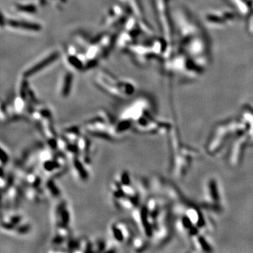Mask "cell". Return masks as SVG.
<instances>
[{
	"instance_id": "cell-11",
	"label": "cell",
	"mask_w": 253,
	"mask_h": 253,
	"mask_svg": "<svg viewBox=\"0 0 253 253\" xmlns=\"http://www.w3.org/2000/svg\"><path fill=\"white\" fill-rule=\"evenodd\" d=\"M70 162V167L73 175L80 181L84 182L89 178V172L88 170V165L84 162L80 156H77L69 159Z\"/></svg>"
},
{
	"instance_id": "cell-1",
	"label": "cell",
	"mask_w": 253,
	"mask_h": 253,
	"mask_svg": "<svg viewBox=\"0 0 253 253\" xmlns=\"http://www.w3.org/2000/svg\"><path fill=\"white\" fill-rule=\"evenodd\" d=\"M112 201L117 209L124 211L134 210L139 206V194L133 186L130 174L122 170L110 183Z\"/></svg>"
},
{
	"instance_id": "cell-10",
	"label": "cell",
	"mask_w": 253,
	"mask_h": 253,
	"mask_svg": "<svg viewBox=\"0 0 253 253\" xmlns=\"http://www.w3.org/2000/svg\"><path fill=\"white\" fill-rule=\"evenodd\" d=\"M74 71L67 69L63 71L60 77L58 93L63 98H67L70 95L74 82Z\"/></svg>"
},
{
	"instance_id": "cell-5",
	"label": "cell",
	"mask_w": 253,
	"mask_h": 253,
	"mask_svg": "<svg viewBox=\"0 0 253 253\" xmlns=\"http://www.w3.org/2000/svg\"><path fill=\"white\" fill-rule=\"evenodd\" d=\"M1 28L11 31L26 34H39L43 30V26L39 21L30 17L10 15L1 11Z\"/></svg>"
},
{
	"instance_id": "cell-8",
	"label": "cell",
	"mask_w": 253,
	"mask_h": 253,
	"mask_svg": "<svg viewBox=\"0 0 253 253\" xmlns=\"http://www.w3.org/2000/svg\"><path fill=\"white\" fill-rule=\"evenodd\" d=\"M71 214L68 203L63 199H58L52 210L54 231H71Z\"/></svg>"
},
{
	"instance_id": "cell-4",
	"label": "cell",
	"mask_w": 253,
	"mask_h": 253,
	"mask_svg": "<svg viewBox=\"0 0 253 253\" xmlns=\"http://www.w3.org/2000/svg\"><path fill=\"white\" fill-rule=\"evenodd\" d=\"M1 230L7 234L23 236L31 231L32 225L28 218L22 212L14 209H7L1 214Z\"/></svg>"
},
{
	"instance_id": "cell-7",
	"label": "cell",
	"mask_w": 253,
	"mask_h": 253,
	"mask_svg": "<svg viewBox=\"0 0 253 253\" xmlns=\"http://www.w3.org/2000/svg\"><path fill=\"white\" fill-rule=\"evenodd\" d=\"M109 231L111 238L117 245H125L131 247L136 237L132 227L128 222L123 220H117L110 224Z\"/></svg>"
},
{
	"instance_id": "cell-3",
	"label": "cell",
	"mask_w": 253,
	"mask_h": 253,
	"mask_svg": "<svg viewBox=\"0 0 253 253\" xmlns=\"http://www.w3.org/2000/svg\"><path fill=\"white\" fill-rule=\"evenodd\" d=\"M115 122L109 112L100 110L84 121L82 129L89 136L114 142L113 128Z\"/></svg>"
},
{
	"instance_id": "cell-12",
	"label": "cell",
	"mask_w": 253,
	"mask_h": 253,
	"mask_svg": "<svg viewBox=\"0 0 253 253\" xmlns=\"http://www.w3.org/2000/svg\"><path fill=\"white\" fill-rule=\"evenodd\" d=\"M9 160H10V156H9V151L7 150V148H6L2 144H1V160H0V163H1V167L4 168L7 167V165H8L9 162Z\"/></svg>"
},
{
	"instance_id": "cell-2",
	"label": "cell",
	"mask_w": 253,
	"mask_h": 253,
	"mask_svg": "<svg viewBox=\"0 0 253 253\" xmlns=\"http://www.w3.org/2000/svg\"><path fill=\"white\" fill-rule=\"evenodd\" d=\"M93 80L98 89L118 98H128L136 92V87L132 82L119 78L109 70H98L94 75Z\"/></svg>"
},
{
	"instance_id": "cell-9",
	"label": "cell",
	"mask_w": 253,
	"mask_h": 253,
	"mask_svg": "<svg viewBox=\"0 0 253 253\" xmlns=\"http://www.w3.org/2000/svg\"><path fill=\"white\" fill-rule=\"evenodd\" d=\"M46 2L45 0L18 1L13 5V11L15 14L31 18L39 12L41 6H43Z\"/></svg>"
},
{
	"instance_id": "cell-6",
	"label": "cell",
	"mask_w": 253,
	"mask_h": 253,
	"mask_svg": "<svg viewBox=\"0 0 253 253\" xmlns=\"http://www.w3.org/2000/svg\"><path fill=\"white\" fill-rule=\"evenodd\" d=\"M62 56V51L60 50H51L27 65L23 70L21 76L30 80L32 77L39 75L42 71L45 70L48 67L57 63Z\"/></svg>"
}]
</instances>
